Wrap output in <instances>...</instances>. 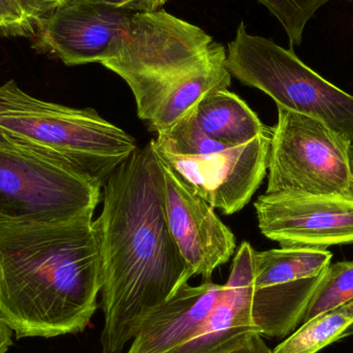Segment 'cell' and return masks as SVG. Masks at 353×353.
<instances>
[{"mask_svg":"<svg viewBox=\"0 0 353 353\" xmlns=\"http://www.w3.org/2000/svg\"><path fill=\"white\" fill-rule=\"evenodd\" d=\"M93 226L103 263V353H122L191 278L165 219L163 174L150 142L110 176Z\"/></svg>","mask_w":353,"mask_h":353,"instance_id":"6da1fadb","label":"cell"},{"mask_svg":"<svg viewBox=\"0 0 353 353\" xmlns=\"http://www.w3.org/2000/svg\"><path fill=\"white\" fill-rule=\"evenodd\" d=\"M101 288L93 214L55 223H0V319L18 339L82 333Z\"/></svg>","mask_w":353,"mask_h":353,"instance_id":"7a4b0ae2","label":"cell"},{"mask_svg":"<svg viewBox=\"0 0 353 353\" xmlns=\"http://www.w3.org/2000/svg\"><path fill=\"white\" fill-rule=\"evenodd\" d=\"M0 139L101 187L138 149L130 134L95 110L35 99L14 81L0 86Z\"/></svg>","mask_w":353,"mask_h":353,"instance_id":"3957f363","label":"cell"},{"mask_svg":"<svg viewBox=\"0 0 353 353\" xmlns=\"http://www.w3.org/2000/svg\"><path fill=\"white\" fill-rule=\"evenodd\" d=\"M214 41L163 10L136 12L105 68L130 86L139 117L148 122L176 83L203 65Z\"/></svg>","mask_w":353,"mask_h":353,"instance_id":"277c9868","label":"cell"},{"mask_svg":"<svg viewBox=\"0 0 353 353\" xmlns=\"http://www.w3.org/2000/svg\"><path fill=\"white\" fill-rule=\"evenodd\" d=\"M225 65L236 80L263 91L277 107L321 120L353 145V95L309 68L294 50L249 34L241 22L228 45Z\"/></svg>","mask_w":353,"mask_h":353,"instance_id":"5b68a950","label":"cell"},{"mask_svg":"<svg viewBox=\"0 0 353 353\" xmlns=\"http://www.w3.org/2000/svg\"><path fill=\"white\" fill-rule=\"evenodd\" d=\"M278 108L267 194H353V145L327 123Z\"/></svg>","mask_w":353,"mask_h":353,"instance_id":"8992f818","label":"cell"},{"mask_svg":"<svg viewBox=\"0 0 353 353\" xmlns=\"http://www.w3.org/2000/svg\"><path fill=\"white\" fill-rule=\"evenodd\" d=\"M101 187L0 139V223H55L94 213Z\"/></svg>","mask_w":353,"mask_h":353,"instance_id":"52a82bcc","label":"cell"},{"mask_svg":"<svg viewBox=\"0 0 353 353\" xmlns=\"http://www.w3.org/2000/svg\"><path fill=\"white\" fill-rule=\"evenodd\" d=\"M153 151L195 194L214 209L232 215L246 207L267 175L271 130L241 146L205 155Z\"/></svg>","mask_w":353,"mask_h":353,"instance_id":"ba28073f","label":"cell"},{"mask_svg":"<svg viewBox=\"0 0 353 353\" xmlns=\"http://www.w3.org/2000/svg\"><path fill=\"white\" fill-rule=\"evenodd\" d=\"M254 208L261 234L281 247L353 244V194L265 193Z\"/></svg>","mask_w":353,"mask_h":353,"instance_id":"9c48e42d","label":"cell"},{"mask_svg":"<svg viewBox=\"0 0 353 353\" xmlns=\"http://www.w3.org/2000/svg\"><path fill=\"white\" fill-rule=\"evenodd\" d=\"M137 12L97 0H68L37 25L41 48L66 65L112 57Z\"/></svg>","mask_w":353,"mask_h":353,"instance_id":"30bf717a","label":"cell"},{"mask_svg":"<svg viewBox=\"0 0 353 353\" xmlns=\"http://www.w3.org/2000/svg\"><path fill=\"white\" fill-rule=\"evenodd\" d=\"M159 161L165 219L172 238L191 277L211 280L214 271L234 254L236 236L213 207L193 193L169 165Z\"/></svg>","mask_w":353,"mask_h":353,"instance_id":"8fae6325","label":"cell"},{"mask_svg":"<svg viewBox=\"0 0 353 353\" xmlns=\"http://www.w3.org/2000/svg\"><path fill=\"white\" fill-rule=\"evenodd\" d=\"M254 256L252 246L243 242L215 306L193 338L169 353H226L259 333L252 316Z\"/></svg>","mask_w":353,"mask_h":353,"instance_id":"7c38bea8","label":"cell"},{"mask_svg":"<svg viewBox=\"0 0 353 353\" xmlns=\"http://www.w3.org/2000/svg\"><path fill=\"white\" fill-rule=\"evenodd\" d=\"M222 288L211 280L183 285L145 321L128 353H169L186 343L215 306Z\"/></svg>","mask_w":353,"mask_h":353,"instance_id":"4fadbf2b","label":"cell"},{"mask_svg":"<svg viewBox=\"0 0 353 353\" xmlns=\"http://www.w3.org/2000/svg\"><path fill=\"white\" fill-rule=\"evenodd\" d=\"M226 49L214 41L211 55L194 72L176 83L161 101L153 117L149 120L150 130L161 134L173 128L196 109L210 93L228 89L232 74L225 65Z\"/></svg>","mask_w":353,"mask_h":353,"instance_id":"5bb4252c","label":"cell"},{"mask_svg":"<svg viewBox=\"0 0 353 353\" xmlns=\"http://www.w3.org/2000/svg\"><path fill=\"white\" fill-rule=\"evenodd\" d=\"M192 114L207 136L228 147L246 144L268 130L249 105L228 89L210 93Z\"/></svg>","mask_w":353,"mask_h":353,"instance_id":"9a60e30c","label":"cell"},{"mask_svg":"<svg viewBox=\"0 0 353 353\" xmlns=\"http://www.w3.org/2000/svg\"><path fill=\"white\" fill-rule=\"evenodd\" d=\"M332 257L327 249L308 247L255 251L253 285L267 288L317 277L331 265Z\"/></svg>","mask_w":353,"mask_h":353,"instance_id":"2e32d148","label":"cell"},{"mask_svg":"<svg viewBox=\"0 0 353 353\" xmlns=\"http://www.w3.org/2000/svg\"><path fill=\"white\" fill-rule=\"evenodd\" d=\"M353 323V301L325 311L299 327L273 353H317L342 339Z\"/></svg>","mask_w":353,"mask_h":353,"instance_id":"e0dca14e","label":"cell"},{"mask_svg":"<svg viewBox=\"0 0 353 353\" xmlns=\"http://www.w3.org/2000/svg\"><path fill=\"white\" fill-rule=\"evenodd\" d=\"M353 301V261L331 263L315 288L300 327L313 317Z\"/></svg>","mask_w":353,"mask_h":353,"instance_id":"ac0fdd59","label":"cell"},{"mask_svg":"<svg viewBox=\"0 0 353 353\" xmlns=\"http://www.w3.org/2000/svg\"><path fill=\"white\" fill-rule=\"evenodd\" d=\"M153 144L161 150L178 155H205L228 148L210 138L197 125L193 114L184 118L173 128L157 134Z\"/></svg>","mask_w":353,"mask_h":353,"instance_id":"d6986e66","label":"cell"},{"mask_svg":"<svg viewBox=\"0 0 353 353\" xmlns=\"http://www.w3.org/2000/svg\"><path fill=\"white\" fill-rule=\"evenodd\" d=\"M265 6L279 21L288 34L292 47L303 41L306 25L317 10L334 0H257ZM350 1L353 0H341Z\"/></svg>","mask_w":353,"mask_h":353,"instance_id":"ffe728a7","label":"cell"},{"mask_svg":"<svg viewBox=\"0 0 353 353\" xmlns=\"http://www.w3.org/2000/svg\"><path fill=\"white\" fill-rule=\"evenodd\" d=\"M49 14L39 0H0V32L28 34Z\"/></svg>","mask_w":353,"mask_h":353,"instance_id":"44dd1931","label":"cell"},{"mask_svg":"<svg viewBox=\"0 0 353 353\" xmlns=\"http://www.w3.org/2000/svg\"><path fill=\"white\" fill-rule=\"evenodd\" d=\"M118 8L137 12H155L161 10L169 0H97Z\"/></svg>","mask_w":353,"mask_h":353,"instance_id":"7402d4cb","label":"cell"},{"mask_svg":"<svg viewBox=\"0 0 353 353\" xmlns=\"http://www.w3.org/2000/svg\"><path fill=\"white\" fill-rule=\"evenodd\" d=\"M226 353H273L259 333L250 334L240 345Z\"/></svg>","mask_w":353,"mask_h":353,"instance_id":"603a6c76","label":"cell"},{"mask_svg":"<svg viewBox=\"0 0 353 353\" xmlns=\"http://www.w3.org/2000/svg\"><path fill=\"white\" fill-rule=\"evenodd\" d=\"M12 330L0 319V353H6L12 346Z\"/></svg>","mask_w":353,"mask_h":353,"instance_id":"cb8c5ba5","label":"cell"},{"mask_svg":"<svg viewBox=\"0 0 353 353\" xmlns=\"http://www.w3.org/2000/svg\"><path fill=\"white\" fill-rule=\"evenodd\" d=\"M39 1L45 6V8L49 10V12H51L52 10H55L58 6L68 1V0H39Z\"/></svg>","mask_w":353,"mask_h":353,"instance_id":"d4e9b609","label":"cell"},{"mask_svg":"<svg viewBox=\"0 0 353 353\" xmlns=\"http://www.w3.org/2000/svg\"><path fill=\"white\" fill-rule=\"evenodd\" d=\"M350 336H353V323L347 330H346L345 333L342 336V339H343V338L350 337Z\"/></svg>","mask_w":353,"mask_h":353,"instance_id":"484cf974","label":"cell"},{"mask_svg":"<svg viewBox=\"0 0 353 353\" xmlns=\"http://www.w3.org/2000/svg\"><path fill=\"white\" fill-rule=\"evenodd\" d=\"M352 167H353V157H352Z\"/></svg>","mask_w":353,"mask_h":353,"instance_id":"4316f807","label":"cell"},{"mask_svg":"<svg viewBox=\"0 0 353 353\" xmlns=\"http://www.w3.org/2000/svg\"><path fill=\"white\" fill-rule=\"evenodd\" d=\"M352 157H353V151H352Z\"/></svg>","mask_w":353,"mask_h":353,"instance_id":"83f0119b","label":"cell"}]
</instances>
